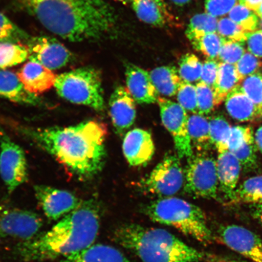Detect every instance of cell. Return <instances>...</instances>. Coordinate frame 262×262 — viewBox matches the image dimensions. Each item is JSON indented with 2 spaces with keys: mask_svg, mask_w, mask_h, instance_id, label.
Returning <instances> with one entry per match:
<instances>
[{
  "mask_svg": "<svg viewBox=\"0 0 262 262\" xmlns=\"http://www.w3.org/2000/svg\"><path fill=\"white\" fill-rule=\"evenodd\" d=\"M223 244L251 262H262L261 239L241 226H223L218 231Z\"/></svg>",
  "mask_w": 262,
  "mask_h": 262,
  "instance_id": "7c38bea8",
  "label": "cell"
},
{
  "mask_svg": "<svg viewBox=\"0 0 262 262\" xmlns=\"http://www.w3.org/2000/svg\"><path fill=\"white\" fill-rule=\"evenodd\" d=\"M149 74L159 94L166 97L177 95L182 82L178 69L173 66H163L154 69Z\"/></svg>",
  "mask_w": 262,
  "mask_h": 262,
  "instance_id": "603a6c76",
  "label": "cell"
},
{
  "mask_svg": "<svg viewBox=\"0 0 262 262\" xmlns=\"http://www.w3.org/2000/svg\"><path fill=\"white\" fill-rule=\"evenodd\" d=\"M257 15H258V17H260L261 19H262V3L261 5L260 6L259 9L257 10V11L256 12Z\"/></svg>",
  "mask_w": 262,
  "mask_h": 262,
  "instance_id": "816d5d0a",
  "label": "cell"
},
{
  "mask_svg": "<svg viewBox=\"0 0 262 262\" xmlns=\"http://www.w3.org/2000/svg\"><path fill=\"white\" fill-rule=\"evenodd\" d=\"M219 64V62L216 60L208 59L206 60L203 64L201 79L200 81L213 88L217 76Z\"/></svg>",
  "mask_w": 262,
  "mask_h": 262,
  "instance_id": "ee69618b",
  "label": "cell"
},
{
  "mask_svg": "<svg viewBox=\"0 0 262 262\" xmlns=\"http://www.w3.org/2000/svg\"><path fill=\"white\" fill-rule=\"evenodd\" d=\"M254 139L257 149L262 154V126L258 127L256 132H255Z\"/></svg>",
  "mask_w": 262,
  "mask_h": 262,
  "instance_id": "7dc6e473",
  "label": "cell"
},
{
  "mask_svg": "<svg viewBox=\"0 0 262 262\" xmlns=\"http://www.w3.org/2000/svg\"><path fill=\"white\" fill-rule=\"evenodd\" d=\"M188 128L192 148L198 152L208 151L213 146L209 120L198 114L189 116Z\"/></svg>",
  "mask_w": 262,
  "mask_h": 262,
  "instance_id": "d4e9b609",
  "label": "cell"
},
{
  "mask_svg": "<svg viewBox=\"0 0 262 262\" xmlns=\"http://www.w3.org/2000/svg\"><path fill=\"white\" fill-rule=\"evenodd\" d=\"M0 176L12 193L28 179L27 160L24 150L13 142L0 127Z\"/></svg>",
  "mask_w": 262,
  "mask_h": 262,
  "instance_id": "9c48e42d",
  "label": "cell"
},
{
  "mask_svg": "<svg viewBox=\"0 0 262 262\" xmlns=\"http://www.w3.org/2000/svg\"><path fill=\"white\" fill-rule=\"evenodd\" d=\"M232 204H262V176L245 180L235 190Z\"/></svg>",
  "mask_w": 262,
  "mask_h": 262,
  "instance_id": "4316f807",
  "label": "cell"
},
{
  "mask_svg": "<svg viewBox=\"0 0 262 262\" xmlns=\"http://www.w3.org/2000/svg\"><path fill=\"white\" fill-rule=\"evenodd\" d=\"M29 58L27 46L21 44H0V68L5 69L18 65Z\"/></svg>",
  "mask_w": 262,
  "mask_h": 262,
  "instance_id": "f546056e",
  "label": "cell"
},
{
  "mask_svg": "<svg viewBox=\"0 0 262 262\" xmlns=\"http://www.w3.org/2000/svg\"><path fill=\"white\" fill-rule=\"evenodd\" d=\"M225 41L217 32H212L192 41L191 43L195 50L201 52L208 59L215 60L219 57Z\"/></svg>",
  "mask_w": 262,
  "mask_h": 262,
  "instance_id": "1f68e13d",
  "label": "cell"
},
{
  "mask_svg": "<svg viewBox=\"0 0 262 262\" xmlns=\"http://www.w3.org/2000/svg\"><path fill=\"white\" fill-rule=\"evenodd\" d=\"M184 191L195 198H217V160L208 151L198 152L188 159Z\"/></svg>",
  "mask_w": 262,
  "mask_h": 262,
  "instance_id": "52a82bcc",
  "label": "cell"
},
{
  "mask_svg": "<svg viewBox=\"0 0 262 262\" xmlns=\"http://www.w3.org/2000/svg\"><path fill=\"white\" fill-rule=\"evenodd\" d=\"M150 220L174 228L203 244H209L214 237L201 208L176 198H162L143 208Z\"/></svg>",
  "mask_w": 262,
  "mask_h": 262,
  "instance_id": "5b68a950",
  "label": "cell"
},
{
  "mask_svg": "<svg viewBox=\"0 0 262 262\" xmlns=\"http://www.w3.org/2000/svg\"><path fill=\"white\" fill-rule=\"evenodd\" d=\"M49 31L73 42L95 40L116 25L111 6L104 0H19Z\"/></svg>",
  "mask_w": 262,
  "mask_h": 262,
  "instance_id": "7a4b0ae2",
  "label": "cell"
},
{
  "mask_svg": "<svg viewBox=\"0 0 262 262\" xmlns=\"http://www.w3.org/2000/svg\"><path fill=\"white\" fill-rule=\"evenodd\" d=\"M30 37L4 14L0 13V44L11 42L19 44L28 41Z\"/></svg>",
  "mask_w": 262,
  "mask_h": 262,
  "instance_id": "836d02e7",
  "label": "cell"
},
{
  "mask_svg": "<svg viewBox=\"0 0 262 262\" xmlns=\"http://www.w3.org/2000/svg\"><path fill=\"white\" fill-rule=\"evenodd\" d=\"M241 169V164L233 153L229 150L219 153L217 159L219 189L230 202L237 188Z\"/></svg>",
  "mask_w": 262,
  "mask_h": 262,
  "instance_id": "d6986e66",
  "label": "cell"
},
{
  "mask_svg": "<svg viewBox=\"0 0 262 262\" xmlns=\"http://www.w3.org/2000/svg\"><path fill=\"white\" fill-rule=\"evenodd\" d=\"M235 65L242 80L249 75L262 72V62L250 52H245Z\"/></svg>",
  "mask_w": 262,
  "mask_h": 262,
  "instance_id": "b9f144b4",
  "label": "cell"
},
{
  "mask_svg": "<svg viewBox=\"0 0 262 262\" xmlns=\"http://www.w3.org/2000/svg\"><path fill=\"white\" fill-rule=\"evenodd\" d=\"M17 75L26 90L37 96L54 86L57 77L51 70L31 61L21 68Z\"/></svg>",
  "mask_w": 262,
  "mask_h": 262,
  "instance_id": "ac0fdd59",
  "label": "cell"
},
{
  "mask_svg": "<svg viewBox=\"0 0 262 262\" xmlns=\"http://www.w3.org/2000/svg\"><path fill=\"white\" fill-rule=\"evenodd\" d=\"M238 3L256 12L261 5L262 0H238Z\"/></svg>",
  "mask_w": 262,
  "mask_h": 262,
  "instance_id": "bcb514c9",
  "label": "cell"
},
{
  "mask_svg": "<svg viewBox=\"0 0 262 262\" xmlns=\"http://www.w3.org/2000/svg\"><path fill=\"white\" fill-rule=\"evenodd\" d=\"M202 62L193 54H186L180 58L179 74L183 81L194 83L201 81L203 69Z\"/></svg>",
  "mask_w": 262,
  "mask_h": 262,
  "instance_id": "4dcf8cb0",
  "label": "cell"
},
{
  "mask_svg": "<svg viewBox=\"0 0 262 262\" xmlns=\"http://www.w3.org/2000/svg\"><path fill=\"white\" fill-rule=\"evenodd\" d=\"M27 48L30 61L51 71L65 67L72 58L70 51L61 42L51 37L30 38Z\"/></svg>",
  "mask_w": 262,
  "mask_h": 262,
  "instance_id": "4fadbf2b",
  "label": "cell"
},
{
  "mask_svg": "<svg viewBox=\"0 0 262 262\" xmlns=\"http://www.w3.org/2000/svg\"><path fill=\"white\" fill-rule=\"evenodd\" d=\"M217 32L225 40L245 42L248 32L229 17L218 20Z\"/></svg>",
  "mask_w": 262,
  "mask_h": 262,
  "instance_id": "74e56055",
  "label": "cell"
},
{
  "mask_svg": "<svg viewBox=\"0 0 262 262\" xmlns=\"http://www.w3.org/2000/svg\"><path fill=\"white\" fill-rule=\"evenodd\" d=\"M254 216L262 226V204L257 206L256 209H255L254 211Z\"/></svg>",
  "mask_w": 262,
  "mask_h": 262,
  "instance_id": "c3c4849f",
  "label": "cell"
},
{
  "mask_svg": "<svg viewBox=\"0 0 262 262\" xmlns=\"http://www.w3.org/2000/svg\"><path fill=\"white\" fill-rule=\"evenodd\" d=\"M257 151L255 145L254 139H251L244 143L241 148L233 153L240 163L242 168L245 170H252L257 166Z\"/></svg>",
  "mask_w": 262,
  "mask_h": 262,
  "instance_id": "ab89813d",
  "label": "cell"
},
{
  "mask_svg": "<svg viewBox=\"0 0 262 262\" xmlns=\"http://www.w3.org/2000/svg\"><path fill=\"white\" fill-rule=\"evenodd\" d=\"M113 239L143 262H199L206 257L163 229L125 224L116 229Z\"/></svg>",
  "mask_w": 262,
  "mask_h": 262,
  "instance_id": "277c9868",
  "label": "cell"
},
{
  "mask_svg": "<svg viewBox=\"0 0 262 262\" xmlns=\"http://www.w3.org/2000/svg\"><path fill=\"white\" fill-rule=\"evenodd\" d=\"M109 107L114 129L117 134L122 136L135 122L136 101L126 88L119 86L111 94Z\"/></svg>",
  "mask_w": 262,
  "mask_h": 262,
  "instance_id": "9a60e30c",
  "label": "cell"
},
{
  "mask_svg": "<svg viewBox=\"0 0 262 262\" xmlns=\"http://www.w3.org/2000/svg\"><path fill=\"white\" fill-rule=\"evenodd\" d=\"M42 220L35 212L0 205V238L25 243L37 236Z\"/></svg>",
  "mask_w": 262,
  "mask_h": 262,
  "instance_id": "8fae6325",
  "label": "cell"
},
{
  "mask_svg": "<svg viewBox=\"0 0 262 262\" xmlns=\"http://www.w3.org/2000/svg\"><path fill=\"white\" fill-rule=\"evenodd\" d=\"M18 130L79 179L93 178L105 162L107 129L97 121L47 128L18 126Z\"/></svg>",
  "mask_w": 262,
  "mask_h": 262,
  "instance_id": "6da1fadb",
  "label": "cell"
},
{
  "mask_svg": "<svg viewBox=\"0 0 262 262\" xmlns=\"http://www.w3.org/2000/svg\"><path fill=\"white\" fill-rule=\"evenodd\" d=\"M260 114H261V116H262V107H261V109H260Z\"/></svg>",
  "mask_w": 262,
  "mask_h": 262,
  "instance_id": "9f6ffc18",
  "label": "cell"
},
{
  "mask_svg": "<svg viewBox=\"0 0 262 262\" xmlns=\"http://www.w3.org/2000/svg\"><path fill=\"white\" fill-rule=\"evenodd\" d=\"M238 2V0H205V11L214 17H220L229 14Z\"/></svg>",
  "mask_w": 262,
  "mask_h": 262,
  "instance_id": "7bdbcfd3",
  "label": "cell"
},
{
  "mask_svg": "<svg viewBox=\"0 0 262 262\" xmlns=\"http://www.w3.org/2000/svg\"><path fill=\"white\" fill-rule=\"evenodd\" d=\"M259 25L260 26L261 31H262V19H261L260 23L259 24Z\"/></svg>",
  "mask_w": 262,
  "mask_h": 262,
  "instance_id": "11a10c76",
  "label": "cell"
},
{
  "mask_svg": "<svg viewBox=\"0 0 262 262\" xmlns=\"http://www.w3.org/2000/svg\"><path fill=\"white\" fill-rule=\"evenodd\" d=\"M155 1L159 5L160 7L163 10L164 13L166 14L167 13V10L165 1H164V0H155Z\"/></svg>",
  "mask_w": 262,
  "mask_h": 262,
  "instance_id": "f907efd6",
  "label": "cell"
},
{
  "mask_svg": "<svg viewBox=\"0 0 262 262\" xmlns=\"http://www.w3.org/2000/svg\"><path fill=\"white\" fill-rule=\"evenodd\" d=\"M157 103L163 125L174 142L177 155L180 159L190 158L194 152L189 135L187 111L178 103L167 98L159 97Z\"/></svg>",
  "mask_w": 262,
  "mask_h": 262,
  "instance_id": "30bf717a",
  "label": "cell"
},
{
  "mask_svg": "<svg viewBox=\"0 0 262 262\" xmlns=\"http://www.w3.org/2000/svg\"><path fill=\"white\" fill-rule=\"evenodd\" d=\"M177 97L178 103L186 111H189L193 114H198L195 85L182 81L177 93Z\"/></svg>",
  "mask_w": 262,
  "mask_h": 262,
  "instance_id": "8d00e7d4",
  "label": "cell"
},
{
  "mask_svg": "<svg viewBox=\"0 0 262 262\" xmlns=\"http://www.w3.org/2000/svg\"><path fill=\"white\" fill-rule=\"evenodd\" d=\"M131 3L141 21L156 27L165 26V14L155 0H132Z\"/></svg>",
  "mask_w": 262,
  "mask_h": 262,
  "instance_id": "484cf974",
  "label": "cell"
},
{
  "mask_svg": "<svg viewBox=\"0 0 262 262\" xmlns=\"http://www.w3.org/2000/svg\"><path fill=\"white\" fill-rule=\"evenodd\" d=\"M242 80L235 64L219 62L217 76L213 87L217 106L225 100L232 90L240 84Z\"/></svg>",
  "mask_w": 262,
  "mask_h": 262,
  "instance_id": "cb8c5ba5",
  "label": "cell"
},
{
  "mask_svg": "<svg viewBox=\"0 0 262 262\" xmlns=\"http://www.w3.org/2000/svg\"><path fill=\"white\" fill-rule=\"evenodd\" d=\"M60 262H133L122 252L112 246L94 244L70 256L62 258Z\"/></svg>",
  "mask_w": 262,
  "mask_h": 262,
  "instance_id": "7402d4cb",
  "label": "cell"
},
{
  "mask_svg": "<svg viewBox=\"0 0 262 262\" xmlns=\"http://www.w3.org/2000/svg\"><path fill=\"white\" fill-rule=\"evenodd\" d=\"M254 138L251 127L243 126H232L228 141L229 151L234 152L244 145L247 141Z\"/></svg>",
  "mask_w": 262,
  "mask_h": 262,
  "instance_id": "60d3db41",
  "label": "cell"
},
{
  "mask_svg": "<svg viewBox=\"0 0 262 262\" xmlns=\"http://www.w3.org/2000/svg\"><path fill=\"white\" fill-rule=\"evenodd\" d=\"M239 85L246 96L260 110L262 107V72L245 77Z\"/></svg>",
  "mask_w": 262,
  "mask_h": 262,
  "instance_id": "e575fe53",
  "label": "cell"
},
{
  "mask_svg": "<svg viewBox=\"0 0 262 262\" xmlns=\"http://www.w3.org/2000/svg\"><path fill=\"white\" fill-rule=\"evenodd\" d=\"M34 191L39 205L51 220L64 217L77 208L82 202L73 193L51 186L36 185Z\"/></svg>",
  "mask_w": 262,
  "mask_h": 262,
  "instance_id": "5bb4252c",
  "label": "cell"
},
{
  "mask_svg": "<svg viewBox=\"0 0 262 262\" xmlns=\"http://www.w3.org/2000/svg\"><path fill=\"white\" fill-rule=\"evenodd\" d=\"M0 97L14 102L36 105L40 101L37 96L26 91L17 74L0 70Z\"/></svg>",
  "mask_w": 262,
  "mask_h": 262,
  "instance_id": "44dd1931",
  "label": "cell"
},
{
  "mask_svg": "<svg viewBox=\"0 0 262 262\" xmlns=\"http://www.w3.org/2000/svg\"><path fill=\"white\" fill-rule=\"evenodd\" d=\"M57 94L70 102L102 111L105 107L101 74L93 67H83L57 77Z\"/></svg>",
  "mask_w": 262,
  "mask_h": 262,
  "instance_id": "8992f818",
  "label": "cell"
},
{
  "mask_svg": "<svg viewBox=\"0 0 262 262\" xmlns=\"http://www.w3.org/2000/svg\"><path fill=\"white\" fill-rule=\"evenodd\" d=\"M227 112L239 122H250L261 117L260 110L242 91L238 85L225 98Z\"/></svg>",
  "mask_w": 262,
  "mask_h": 262,
  "instance_id": "ffe728a7",
  "label": "cell"
},
{
  "mask_svg": "<svg viewBox=\"0 0 262 262\" xmlns=\"http://www.w3.org/2000/svg\"><path fill=\"white\" fill-rule=\"evenodd\" d=\"M100 219L101 209L96 201L81 202L44 234L19 245V257L26 261H42L79 253L94 244Z\"/></svg>",
  "mask_w": 262,
  "mask_h": 262,
  "instance_id": "3957f363",
  "label": "cell"
},
{
  "mask_svg": "<svg viewBox=\"0 0 262 262\" xmlns=\"http://www.w3.org/2000/svg\"><path fill=\"white\" fill-rule=\"evenodd\" d=\"M245 41L247 42L249 52L255 57L262 58V31L248 32L246 35Z\"/></svg>",
  "mask_w": 262,
  "mask_h": 262,
  "instance_id": "f6af8a7d",
  "label": "cell"
},
{
  "mask_svg": "<svg viewBox=\"0 0 262 262\" xmlns=\"http://www.w3.org/2000/svg\"><path fill=\"white\" fill-rule=\"evenodd\" d=\"M198 97V114L206 116L217 106L215 92L213 88L202 81L196 84Z\"/></svg>",
  "mask_w": 262,
  "mask_h": 262,
  "instance_id": "d590c367",
  "label": "cell"
},
{
  "mask_svg": "<svg viewBox=\"0 0 262 262\" xmlns=\"http://www.w3.org/2000/svg\"><path fill=\"white\" fill-rule=\"evenodd\" d=\"M244 42L225 40L219 55V60L222 63L235 64L245 53Z\"/></svg>",
  "mask_w": 262,
  "mask_h": 262,
  "instance_id": "f35d334b",
  "label": "cell"
},
{
  "mask_svg": "<svg viewBox=\"0 0 262 262\" xmlns=\"http://www.w3.org/2000/svg\"><path fill=\"white\" fill-rule=\"evenodd\" d=\"M170 1L172 2L173 4L182 6L188 4L191 0H170Z\"/></svg>",
  "mask_w": 262,
  "mask_h": 262,
  "instance_id": "681fc988",
  "label": "cell"
},
{
  "mask_svg": "<svg viewBox=\"0 0 262 262\" xmlns=\"http://www.w3.org/2000/svg\"><path fill=\"white\" fill-rule=\"evenodd\" d=\"M212 262H241L237 260H218L216 261H214Z\"/></svg>",
  "mask_w": 262,
  "mask_h": 262,
  "instance_id": "f5cc1de1",
  "label": "cell"
},
{
  "mask_svg": "<svg viewBox=\"0 0 262 262\" xmlns=\"http://www.w3.org/2000/svg\"><path fill=\"white\" fill-rule=\"evenodd\" d=\"M185 184V171L178 155H166L139 183L144 192L162 198H171Z\"/></svg>",
  "mask_w": 262,
  "mask_h": 262,
  "instance_id": "ba28073f",
  "label": "cell"
},
{
  "mask_svg": "<svg viewBox=\"0 0 262 262\" xmlns=\"http://www.w3.org/2000/svg\"><path fill=\"white\" fill-rule=\"evenodd\" d=\"M218 19L208 13H201L193 16L186 30V35L192 42L203 36L217 32Z\"/></svg>",
  "mask_w": 262,
  "mask_h": 262,
  "instance_id": "83f0119b",
  "label": "cell"
},
{
  "mask_svg": "<svg viewBox=\"0 0 262 262\" xmlns=\"http://www.w3.org/2000/svg\"><path fill=\"white\" fill-rule=\"evenodd\" d=\"M125 75L126 88L136 102L139 104L157 102L159 93L148 72L138 66L129 63L126 65Z\"/></svg>",
  "mask_w": 262,
  "mask_h": 262,
  "instance_id": "e0dca14e",
  "label": "cell"
},
{
  "mask_svg": "<svg viewBox=\"0 0 262 262\" xmlns=\"http://www.w3.org/2000/svg\"><path fill=\"white\" fill-rule=\"evenodd\" d=\"M116 1L122 3L123 4H127V3L132 2V0H116Z\"/></svg>",
  "mask_w": 262,
  "mask_h": 262,
  "instance_id": "db71d44e",
  "label": "cell"
},
{
  "mask_svg": "<svg viewBox=\"0 0 262 262\" xmlns=\"http://www.w3.org/2000/svg\"><path fill=\"white\" fill-rule=\"evenodd\" d=\"M228 16L231 20L240 26L247 32L257 31L259 26L256 13L240 3L231 9Z\"/></svg>",
  "mask_w": 262,
  "mask_h": 262,
  "instance_id": "d6a6232c",
  "label": "cell"
},
{
  "mask_svg": "<svg viewBox=\"0 0 262 262\" xmlns=\"http://www.w3.org/2000/svg\"><path fill=\"white\" fill-rule=\"evenodd\" d=\"M123 151L130 166L146 165L152 159L155 152L151 134L140 128L129 131L123 140Z\"/></svg>",
  "mask_w": 262,
  "mask_h": 262,
  "instance_id": "2e32d148",
  "label": "cell"
},
{
  "mask_svg": "<svg viewBox=\"0 0 262 262\" xmlns=\"http://www.w3.org/2000/svg\"><path fill=\"white\" fill-rule=\"evenodd\" d=\"M213 146L219 153L228 150V141L231 127L225 118L218 115L209 120Z\"/></svg>",
  "mask_w": 262,
  "mask_h": 262,
  "instance_id": "f1b7e54d",
  "label": "cell"
}]
</instances>
